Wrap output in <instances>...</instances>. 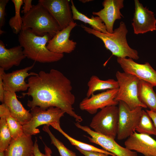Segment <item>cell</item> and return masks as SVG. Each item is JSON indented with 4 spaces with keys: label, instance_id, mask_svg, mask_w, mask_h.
<instances>
[{
    "label": "cell",
    "instance_id": "1",
    "mask_svg": "<svg viewBox=\"0 0 156 156\" xmlns=\"http://www.w3.org/2000/svg\"><path fill=\"white\" fill-rule=\"evenodd\" d=\"M29 87L23 96L32 97L27 105L31 108L38 106L43 109L51 107L60 108L74 118L77 122L83 120L74 111L73 107L75 98L72 93L70 81L58 70L51 69L49 72L40 71L37 75L28 79Z\"/></svg>",
    "mask_w": 156,
    "mask_h": 156
},
{
    "label": "cell",
    "instance_id": "2",
    "mask_svg": "<svg viewBox=\"0 0 156 156\" xmlns=\"http://www.w3.org/2000/svg\"><path fill=\"white\" fill-rule=\"evenodd\" d=\"M52 38L49 34L38 36L30 29L22 27L18 41L26 57L35 62L51 63L57 62L64 56L63 54L53 53L47 48V44Z\"/></svg>",
    "mask_w": 156,
    "mask_h": 156
},
{
    "label": "cell",
    "instance_id": "3",
    "mask_svg": "<svg viewBox=\"0 0 156 156\" xmlns=\"http://www.w3.org/2000/svg\"><path fill=\"white\" fill-rule=\"evenodd\" d=\"M81 27L87 33L92 34L101 39L106 48L117 57L125 58L127 57L133 60L139 59L138 52L130 47L126 39L128 32L125 23L121 21L119 27L112 34H105L96 31L83 25Z\"/></svg>",
    "mask_w": 156,
    "mask_h": 156
},
{
    "label": "cell",
    "instance_id": "4",
    "mask_svg": "<svg viewBox=\"0 0 156 156\" xmlns=\"http://www.w3.org/2000/svg\"><path fill=\"white\" fill-rule=\"evenodd\" d=\"M22 27L30 29L36 35L49 34L52 37L61 29L47 10L38 3L22 16Z\"/></svg>",
    "mask_w": 156,
    "mask_h": 156
},
{
    "label": "cell",
    "instance_id": "5",
    "mask_svg": "<svg viewBox=\"0 0 156 156\" xmlns=\"http://www.w3.org/2000/svg\"><path fill=\"white\" fill-rule=\"evenodd\" d=\"M116 76L119 88L115 100L125 103L131 110L138 107H147L139 100L138 96L139 79L131 75L118 71Z\"/></svg>",
    "mask_w": 156,
    "mask_h": 156
},
{
    "label": "cell",
    "instance_id": "6",
    "mask_svg": "<svg viewBox=\"0 0 156 156\" xmlns=\"http://www.w3.org/2000/svg\"><path fill=\"white\" fill-rule=\"evenodd\" d=\"M119 118L118 107H106L93 118L90 127L96 132L115 139L117 136Z\"/></svg>",
    "mask_w": 156,
    "mask_h": 156
},
{
    "label": "cell",
    "instance_id": "7",
    "mask_svg": "<svg viewBox=\"0 0 156 156\" xmlns=\"http://www.w3.org/2000/svg\"><path fill=\"white\" fill-rule=\"evenodd\" d=\"M32 117L28 122L22 125L24 133L32 136L40 132L37 128L42 125H50L51 123L59 122L65 112L58 107H51L46 109L36 106L31 108Z\"/></svg>",
    "mask_w": 156,
    "mask_h": 156
},
{
    "label": "cell",
    "instance_id": "8",
    "mask_svg": "<svg viewBox=\"0 0 156 156\" xmlns=\"http://www.w3.org/2000/svg\"><path fill=\"white\" fill-rule=\"evenodd\" d=\"M119 118L117 137L119 140L128 138L134 131L139 123L142 110L141 107L131 110L124 102L118 103Z\"/></svg>",
    "mask_w": 156,
    "mask_h": 156
},
{
    "label": "cell",
    "instance_id": "9",
    "mask_svg": "<svg viewBox=\"0 0 156 156\" xmlns=\"http://www.w3.org/2000/svg\"><path fill=\"white\" fill-rule=\"evenodd\" d=\"M75 126L86 132L91 137L85 135L91 142L99 145L104 150L116 156H138L137 152L129 150L119 144L115 139L96 132L87 126L75 123Z\"/></svg>",
    "mask_w": 156,
    "mask_h": 156
},
{
    "label": "cell",
    "instance_id": "10",
    "mask_svg": "<svg viewBox=\"0 0 156 156\" xmlns=\"http://www.w3.org/2000/svg\"><path fill=\"white\" fill-rule=\"evenodd\" d=\"M38 3L47 10L57 22L61 30L74 22L69 1L39 0Z\"/></svg>",
    "mask_w": 156,
    "mask_h": 156
},
{
    "label": "cell",
    "instance_id": "11",
    "mask_svg": "<svg viewBox=\"0 0 156 156\" xmlns=\"http://www.w3.org/2000/svg\"><path fill=\"white\" fill-rule=\"evenodd\" d=\"M34 65V63L30 66L8 73H5L4 69L0 67V75L3 79L5 90L16 93L28 89L29 85L25 81V79L28 76L38 74L33 72L28 73Z\"/></svg>",
    "mask_w": 156,
    "mask_h": 156
},
{
    "label": "cell",
    "instance_id": "12",
    "mask_svg": "<svg viewBox=\"0 0 156 156\" xmlns=\"http://www.w3.org/2000/svg\"><path fill=\"white\" fill-rule=\"evenodd\" d=\"M117 61L124 72L148 82L154 87L156 86V71L148 62L139 64L132 59L126 58L117 57Z\"/></svg>",
    "mask_w": 156,
    "mask_h": 156
},
{
    "label": "cell",
    "instance_id": "13",
    "mask_svg": "<svg viewBox=\"0 0 156 156\" xmlns=\"http://www.w3.org/2000/svg\"><path fill=\"white\" fill-rule=\"evenodd\" d=\"M118 88L107 90L96 94L86 97L80 102V109L91 114H95L99 109L107 106L116 105L119 102L115 100Z\"/></svg>",
    "mask_w": 156,
    "mask_h": 156
},
{
    "label": "cell",
    "instance_id": "14",
    "mask_svg": "<svg viewBox=\"0 0 156 156\" xmlns=\"http://www.w3.org/2000/svg\"><path fill=\"white\" fill-rule=\"evenodd\" d=\"M135 11L132 25L134 34H143L156 30V19L154 13L135 0Z\"/></svg>",
    "mask_w": 156,
    "mask_h": 156
},
{
    "label": "cell",
    "instance_id": "15",
    "mask_svg": "<svg viewBox=\"0 0 156 156\" xmlns=\"http://www.w3.org/2000/svg\"><path fill=\"white\" fill-rule=\"evenodd\" d=\"M77 25V23L74 22L59 31L49 41L47 46L48 49L52 52L59 54L73 52L77 43L69 39V38L71 31Z\"/></svg>",
    "mask_w": 156,
    "mask_h": 156
},
{
    "label": "cell",
    "instance_id": "16",
    "mask_svg": "<svg viewBox=\"0 0 156 156\" xmlns=\"http://www.w3.org/2000/svg\"><path fill=\"white\" fill-rule=\"evenodd\" d=\"M125 147L144 156H156V141L149 135L135 131L125 141Z\"/></svg>",
    "mask_w": 156,
    "mask_h": 156
},
{
    "label": "cell",
    "instance_id": "17",
    "mask_svg": "<svg viewBox=\"0 0 156 156\" xmlns=\"http://www.w3.org/2000/svg\"><path fill=\"white\" fill-rule=\"evenodd\" d=\"M123 0H105L102 4L103 8L98 12H93V14L99 17L104 22L109 34L113 31L115 21L120 19L122 15L120 10L124 7Z\"/></svg>",
    "mask_w": 156,
    "mask_h": 156
},
{
    "label": "cell",
    "instance_id": "18",
    "mask_svg": "<svg viewBox=\"0 0 156 156\" xmlns=\"http://www.w3.org/2000/svg\"><path fill=\"white\" fill-rule=\"evenodd\" d=\"M26 57L20 45L7 49L3 42L0 40V67L4 70L14 66H18Z\"/></svg>",
    "mask_w": 156,
    "mask_h": 156
},
{
    "label": "cell",
    "instance_id": "19",
    "mask_svg": "<svg viewBox=\"0 0 156 156\" xmlns=\"http://www.w3.org/2000/svg\"><path fill=\"white\" fill-rule=\"evenodd\" d=\"M3 103L8 109L11 115L22 125L31 119L32 116L31 113L18 100L16 93L5 91Z\"/></svg>",
    "mask_w": 156,
    "mask_h": 156
},
{
    "label": "cell",
    "instance_id": "20",
    "mask_svg": "<svg viewBox=\"0 0 156 156\" xmlns=\"http://www.w3.org/2000/svg\"><path fill=\"white\" fill-rule=\"evenodd\" d=\"M34 146L31 136L24 133L16 139L12 138L5 150V156H32Z\"/></svg>",
    "mask_w": 156,
    "mask_h": 156
},
{
    "label": "cell",
    "instance_id": "21",
    "mask_svg": "<svg viewBox=\"0 0 156 156\" xmlns=\"http://www.w3.org/2000/svg\"><path fill=\"white\" fill-rule=\"evenodd\" d=\"M153 87L150 83L139 79L138 96L140 101L150 110L156 112V94Z\"/></svg>",
    "mask_w": 156,
    "mask_h": 156
},
{
    "label": "cell",
    "instance_id": "22",
    "mask_svg": "<svg viewBox=\"0 0 156 156\" xmlns=\"http://www.w3.org/2000/svg\"><path fill=\"white\" fill-rule=\"evenodd\" d=\"M71 7L74 20L80 21L90 25L93 29L104 33L109 34L105 25L99 16L94 17L92 16L90 18L79 12L75 6L72 0L71 1Z\"/></svg>",
    "mask_w": 156,
    "mask_h": 156
},
{
    "label": "cell",
    "instance_id": "23",
    "mask_svg": "<svg viewBox=\"0 0 156 156\" xmlns=\"http://www.w3.org/2000/svg\"><path fill=\"white\" fill-rule=\"evenodd\" d=\"M87 86L88 89L86 94L87 97H90L97 91L119 88L118 83L117 80L113 79L102 80L95 75H92L90 77Z\"/></svg>",
    "mask_w": 156,
    "mask_h": 156
},
{
    "label": "cell",
    "instance_id": "24",
    "mask_svg": "<svg viewBox=\"0 0 156 156\" xmlns=\"http://www.w3.org/2000/svg\"><path fill=\"white\" fill-rule=\"evenodd\" d=\"M0 113L5 116L10 134L14 139H16L23 134L22 124L10 114L9 110L4 103L0 105Z\"/></svg>",
    "mask_w": 156,
    "mask_h": 156
},
{
    "label": "cell",
    "instance_id": "25",
    "mask_svg": "<svg viewBox=\"0 0 156 156\" xmlns=\"http://www.w3.org/2000/svg\"><path fill=\"white\" fill-rule=\"evenodd\" d=\"M50 125L62 134L69 141L72 145L75 146V147L86 151L98 152L112 156H116L113 153L104 149L99 148L92 145L81 142L70 137L62 129L60 125V122L51 123Z\"/></svg>",
    "mask_w": 156,
    "mask_h": 156
},
{
    "label": "cell",
    "instance_id": "26",
    "mask_svg": "<svg viewBox=\"0 0 156 156\" xmlns=\"http://www.w3.org/2000/svg\"><path fill=\"white\" fill-rule=\"evenodd\" d=\"M135 130L139 133L156 135V128L146 111L142 110L138 124Z\"/></svg>",
    "mask_w": 156,
    "mask_h": 156
},
{
    "label": "cell",
    "instance_id": "27",
    "mask_svg": "<svg viewBox=\"0 0 156 156\" xmlns=\"http://www.w3.org/2000/svg\"><path fill=\"white\" fill-rule=\"evenodd\" d=\"M12 1L14 5L15 14L14 16L10 19L9 24L13 33L18 34L22 30L23 23L22 17L21 16L20 10L21 6L23 4V0H12Z\"/></svg>",
    "mask_w": 156,
    "mask_h": 156
},
{
    "label": "cell",
    "instance_id": "28",
    "mask_svg": "<svg viewBox=\"0 0 156 156\" xmlns=\"http://www.w3.org/2000/svg\"><path fill=\"white\" fill-rule=\"evenodd\" d=\"M0 151H5L10 144L12 137L4 115L0 113Z\"/></svg>",
    "mask_w": 156,
    "mask_h": 156
},
{
    "label": "cell",
    "instance_id": "29",
    "mask_svg": "<svg viewBox=\"0 0 156 156\" xmlns=\"http://www.w3.org/2000/svg\"><path fill=\"white\" fill-rule=\"evenodd\" d=\"M49 125H44L42 130L47 132L50 137L51 143L57 148L61 156H77L76 153L67 148L62 142L57 139L50 131Z\"/></svg>",
    "mask_w": 156,
    "mask_h": 156
},
{
    "label": "cell",
    "instance_id": "30",
    "mask_svg": "<svg viewBox=\"0 0 156 156\" xmlns=\"http://www.w3.org/2000/svg\"><path fill=\"white\" fill-rule=\"evenodd\" d=\"M9 0H0V29L5 25V8Z\"/></svg>",
    "mask_w": 156,
    "mask_h": 156
},
{
    "label": "cell",
    "instance_id": "31",
    "mask_svg": "<svg viewBox=\"0 0 156 156\" xmlns=\"http://www.w3.org/2000/svg\"><path fill=\"white\" fill-rule=\"evenodd\" d=\"M76 148L85 156H108V155L98 152L88 151L75 147Z\"/></svg>",
    "mask_w": 156,
    "mask_h": 156
},
{
    "label": "cell",
    "instance_id": "32",
    "mask_svg": "<svg viewBox=\"0 0 156 156\" xmlns=\"http://www.w3.org/2000/svg\"><path fill=\"white\" fill-rule=\"evenodd\" d=\"M32 0H23L24 6L23 7V10L21 13L25 14L29 12L32 8L33 5H32Z\"/></svg>",
    "mask_w": 156,
    "mask_h": 156
},
{
    "label": "cell",
    "instance_id": "33",
    "mask_svg": "<svg viewBox=\"0 0 156 156\" xmlns=\"http://www.w3.org/2000/svg\"><path fill=\"white\" fill-rule=\"evenodd\" d=\"M33 154L34 156H47L45 154L42 153L40 151L36 138L34 143Z\"/></svg>",
    "mask_w": 156,
    "mask_h": 156
},
{
    "label": "cell",
    "instance_id": "34",
    "mask_svg": "<svg viewBox=\"0 0 156 156\" xmlns=\"http://www.w3.org/2000/svg\"><path fill=\"white\" fill-rule=\"evenodd\" d=\"M4 90L2 76L0 75V101L2 103H4Z\"/></svg>",
    "mask_w": 156,
    "mask_h": 156
},
{
    "label": "cell",
    "instance_id": "35",
    "mask_svg": "<svg viewBox=\"0 0 156 156\" xmlns=\"http://www.w3.org/2000/svg\"><path fill=\"white\" fill-rule=\"evenodd\" d=\"M146 111L151 118L156 128V112L148 110H146Z\"/></svg>",
    "mask_w": 156,
    "mask_h": 156
},
{
    "label": "cell",
    "instance_id": "36",
    "mask_svg": "<svg viewBox=\"0 0 156 156\" xmlns=\"http://www.w3.org/2000/svg\"><path fill=\"white\" fill-rule=\"evenodd\" d=\"M44 144V151L45 154L47 156H52V151L50 148L48 147L45 144Z\"/></svg>",
    "mask_w": 156,
    "mask_h": 156
},
{
    "label": "cell",
    "instance_id": "37",
    "mask_svg": "<svg viewBox=\"0 0 156 156\" xmlns=\"http://www.w3.org/2000/svg\"><path fill=\"white\" fill-rule=\"evenodd\" d=\"M80 2H81L85 3L89 1H92L93 0H79Z\"/></svg>",
    "mask_w": 156,
    "mask_h": 156
},
{
    "label": "cell",
    "instance_id": "38",
    "mask_svg": "<svg viewBox=\"0 0 156 156\" xmlns=\"http://www.w3.org/2000/svg\"><path fill=\"white\" fill-rule=\"evenodd\" d=\"M0 156H5L4 151H0Z\"/></svg>",
    "mask_w": 156,
    "mask_h": 156
},
{
    "label": "cell",
    "instance_id": "39",
    "mask_svg": "<svg viewBox=\"0 0 156 156\" xmlns=\"http://www.w3.org/2000/svg\"><path fill=\"white\" fill-rule=\"evenodd\" d=\"M4 31L2 30L1 29H0V34H2L4 33Z\"/></svg>",
    "mask_w": 156,
    "mask_h": 156
},
{
    "label": "cell",
    "instance_id": "40",
    "mask_svg": "<svg viewBox=\"0 0 156 156\" xmlns=\"http://www.w3.org/2000/svg\"><path fill=\"white\" fill-rule=\"evenodd\" d=\"M32 156H34L33 154L32 155Z\"/></svg>",
    "mask_w": 156,
    "mask_h": 156
}]
</instances>
